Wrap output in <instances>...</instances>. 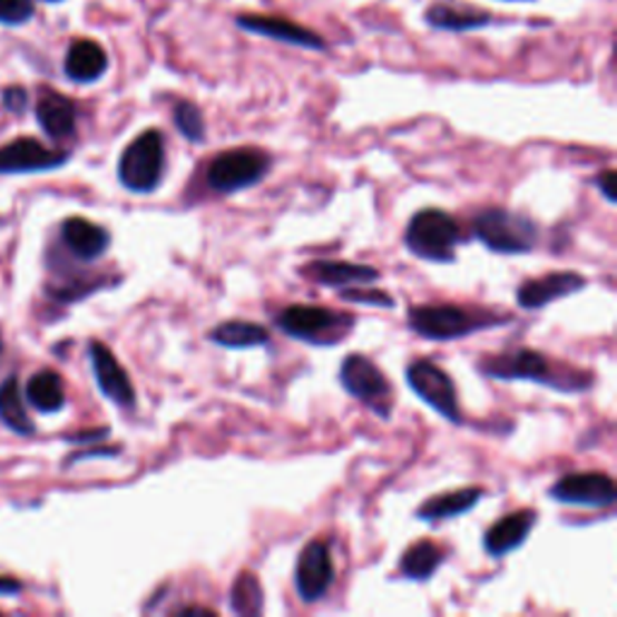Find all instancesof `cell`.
I'll return each mask as SVG.
<instances>
[{
  "instance_id": "cell-1",
  "label": "cell",
  "mask_w": 617,
  "mask_h": 617,
  "mask_svg": "<svg viewBox=\"0 0 617 617\" xmlns=\"http://www.w3.org/2000/svg\"><path fill=\"white\" fill-rule=\"evenodd\" d=\"M480 372L492 379L505 381H536V384H546L552 389L562 391H584L591 386V374L567 370V366L552 364L546 355H540L536 350L517 347L502 352V355L484 358L480 362Z\"/></svg>"
},
{
  "instance_id": "cell-2",
  "label": "cell",
  "mask_w": 617,
  "mask_h": 617,
  "mask_svg": "<svg viewBox=\"0 0 617 617\" xmlns=\"http://www.w3.org/2000/svg\"><path fill=\"white\" fill-rule=\"evenodd\" d=\"M505 321L502 316L457 304H424L408 312V326L428 341H457L470 333L494 329Z\"/></svg>"
},
{
  "instance_id": "cell-3",
  "label": "cell",
  "mask_w": 617,
  "mask_h": 617,
  "mask_svg": "<svg viewBox=\"0 0 617 617\" xmlns=\"http://www.w3.org/2000/svg\"><path fill=\"white\" fill-rule=\"evenodd\" d=\"M408 252L432 263H451L457 258V246L463 242L461 225L449 213L424 208L413 215L403 237Z\"/></svg>"
},
{
  "instance_id": "cell-4",
  "label": "cell",
  "mask_w": 617,
  "mask_h": 617,
  "mask_svg": "<svg viewBox=\"0 0 617 617\" xmlns=\"http://www.w3.org/2000/svg\"><path fill=\"white\" fill-rule=\"evenodd\" d=\"M476 237L494 254H531L540 239L536 219L505 208H488L473 219Z\"/></svg>"
},
{
  "instance_id": "cell-5",
  "label": "cell",
  "mask_w": 617,
  "mask_h": 617,
  "mask_svg": "<svg viewBox=\"0 0 617 617\" xmlns=\"http://www.w3.org/2000/svg\"><path fill=\"white\" fill-rule=\"evenodd\" d=\"M167 169V150L161 130L150 128L130 140L119 159V182L130 194H153Z\"/></svg>"
},
{
  "instance_id": "cell-6",
  "label": "cell",
  "mask_w": 617,
  "mask_h": 617,
  "mask_svg": "<svg viewBox=\"0 0 617 617\" xmlns=\"http://www.w3.org/2000/svg\"><path fill=\"white\" fill-rule=\"evenodd\" d=\"M275 323L285 335L297 337V341L314 345H335L350 333V326L355 323V319L331 312V308L323 306L292 304L275 316Z\"/></svg>"
},
{
  "instance_id": "cell-7",
  "label": "cell",
  "mask_w": 617,
  "mask_h": 617,
  "mask_svg": "<svg viewBox=\"0 0 617 617\" xmlns=\"http://www.w3.org/2000/svg\"><path fill=\"white\" fill-rule=\"evenodd\" d=\"M271 165V155L258 148L225 150L208 165V184L217 194H237L266 179Z\"/></svg>"
},
{
  "instance_id": "cell-8",
  "label": "cell",
  "mask_w": 617,
  "mask_h": 617,
  "mask_svg": "<svg viewBox=\"0 0 617 617\" xmlns=\"http://www.w3.org/2000/svg\"><path fill=\"white\" fill-rule=\"evenodd\" d=\"M405 379L410 389H413L430 408H434L439 415L451 420L453 424L463 422L457 386H453L451 376L442 366H437L430 360H418L405 370Z\"/></svg>"
},
{
  "instance_id": "cell-9",
  "label": "cell",
  "mask_w": 617,
  "mask_h": 617,
  "mask_svg": "<svg viewBox=\"0 0 617 617\" xmlns=\"http://www.w3.org/2000/svg\"><path fill=\"white\" fill-rule=\"evenodd\" d=\"M341 384L352 395V399H358L370 408L379 410L381 418H389V413L381 405L386 403V395L391 393V384L384 376V372H381L370 358L347 355L341 366Z\"/></svg>"
},
{
  "instance_id": "cell-10",
  "label": "cell",
  "mask_w": 617,
  "mask_h": 617,
  "mask_svg": "<svg viewBox=\"0 0 617 617\" xmlns=\"http://www.w3.org/2000/svg\"><path fill=\"white\" fill-rule=\"evenodd\" d=\"M550 497L571 507L608 509L615 505L617 490L610 476L591 470V473H569L560 478L550 488Z\"/></svg>"
},
{
  "instance_id": "cell-11",
  "label": "cell",
  "mask_w": 617,
  "mask_h": 617,
  "mask_svg": "<svg viewBox=\"0 0 617 617\" xmlns=\"http://www.w3.org/2000/svg\"><path fill=\"white\" fill-rule=\"evenodd\" d=\"M335 579V567L331 548L323 540L306 542L304 550L300 552L297 571H295V584L302 600L306 604H316L323 596L331 591Z\"/></svg>"
},
{
  "instance_id": "cell-12",
  "label": "cell",
  "mask_w": 617,
  "mask_h": 617,
  "mask_svg": "<svg viewBox=\"0 0 617 617\" xmlns=\"http://www.w3.org/2000/svg\"><path fill=\"white\" fill-rule=\"evenodd\" d=\"M70 153L53 150L37 138H18L0 148V174H37L63 167Z\"/></svg>"
},
{
  "instance_id": "cell-13",
  "label": "cell",
  "mask_w": 617,
  "mask_h": 617,
  "mask_svg": "<svg viewBox=\"0 0 617 617\" xmlns=\"http://www.w3.org/2000/svg\"><path fill=\"white\" fill-rule=\"evenodd\" d=\"M90 362H92V374L97 379L99 391L119 408H134L136 389H134V384H130V376L126 374L121 362L114 358V352L105 343L92 341L90 343Z\"/></svg>"
},
{
  "instance_id": "cell-14",
  "label": "cell",
  "mask_w": 617,
  "mask_h": 617,
  "mask_svg": "<svg viewBox=\"0 0 617 617\" xmlns=\"http://www.w3.org/2000/svg\"><path fill=\"white\" fill-rule=\"evenodd\" d=\"M237 25L244 29V32L292 43V47H302L312 51L326 49V39L319 37L314 29H306L285 18H273V14H237Z\"/></svg>"
},
{
  "instance_id": "cell-15",
  "label": "cell",
  "mask_w": 617,
  "mask_h": 617,
  "mask_svg": "<svg viewBox=\"0 0 617 617\" xmlns=\"http://www.w3.org/2000/svg\"><path fill=\"white\" fill-rule=\"evenodd\" d=\"M586 287V277L571 271H560V273H548L542 277H533V281H526L519 292H517V302L521 308H528V312H536V308H546L548 304L577 295Z\"/></svg>"
},
{
  "instance_id": "cell-16",
  "label": "cell",
  "mask_w": 617,
  "mask_h": 617,
  "mask_svg": "<svg viewBox=\"0 0 617 617\" xmlns=\"http://www.w3.org/2000/svg\"><path fill=\"white\" fill-rule=\"evenodd\" d=\"M35 114H37V124L51 140H68L76 136L78 109H76V101L68 99L66 95L43 87L39 92Z\"/></svg>"
},
{
  "instance_id": "cell-17",
  "label": "cell",
  "mask_w": 617,
  "mask_h": 617,
  "mask_svg": "<svg viewBox=\"0 0 617 617\" xmlns=\"http://www.w3.org/2000/svg\"><path fill=\"white\" fill-rule=\"evenodd\" d=\"M61 239L70 256L85 263L101 258L111 246V234L85 217H68L61 225Z\"/></svg>"
},
{
  "instance_id": "cell-18",
  "label": "cell",
  "mask_w": 617,
  "mask_h": 617,
  "mask_svg": "<svg viewBox=\"0 0 617 617\" xmlns=\"http://www.w3.org/2000/svg\"><path fill=\"white\" fill-rule=\"evenodd\" d=\"M536 521L538 513L533 509H519L513 513H507V517L488 528V533H484V550L492 557H505L511 550L521 548L526 538L531 536Z\"/></svg>"
},
{
  "instance_id": "cell-19",
  "label": "cell",
  "mask_w": 617,
  "mask_h": 617,
  "mask_svg": "<svg viewBox=\"0 0 617 617\" xmlns=\"http://www.w3.org/2000/svg\"><path fill=\"white\" fill-rule=\"evenodd\" d=\"M302 275L326 287H358L372 285L379 281V271L372 266H360V263L347 261H312L302 268Z\"/></svg>"
},
{
  "instance_id": "cell-20",
  "label": "cell",
  "mask_w": 617,
  "mask_h": 617,
  "mask_svg": "<svg viewBox=\"0 0 617 617\" xmlns=\"http://www.w3.org/2000/svg\"><path fill=\"white\" fill-rule=\"evenodd\" d=\"M424 20L434 29H444V32H473L492 22V14L476 6L459 3V0H437L424 12Z\"/></svg>"
},
{
  "instance_id": "cell-21",
  "label": "cell",
  "mask_w": 617,
  "mask_h": 617,
  "mask_svg": "<svg viewBox=\"0 0 617 617\" xmlns=\"http://www.w3.org/2000/svg\"><path fill=\"white\" fill-rule=\"evenodd\" d=\"M63 70L68 80L78 85H90L99 78H105L109 70V56L101 49V43L92 39H76L68 47Z\"/></svg>"
},
{
  "instance_id": "cell-22",
  "label": "cell",
  "mask_w": 617,
  "mask_h": 617,
  "mask_svg": "<svg viewBox=\"0 0 617 617\" xmlns=\"http://www.w3.org/2000/svg\"><path fill=\"white\" fill-rule=\"evenodd\" d=\"M480 497H482L480 488H463V490H453L447 494H437L418 509V519L428 521V523L457 519V517H461V513L473 509L480 502Z\"/></svg>"
},
{
  "instance_id": "cell-23",
  "label": "cell",
  "mask_w": 617,
  "mask_h": 617,
  "mask_svg": "<svg viewBox=\"0 0 617 617\" xmlns=\"http://www.w3.org/2000/svg\"><path fill=\"white\" fill-rule=\"evenodd\" d=\"M25 395L29 405L39 413H58L66 405V386L61 374H56L53 370H41L37 374L29 376Z\"/></svg>"
},
{
  "instance_id": "cell-24",
  "label": "cell",
  "mask_w": 617,
  "mask_h": 617,
  "mask_svg": "<svg viewBox=\"0 0 617 617\" xmlns=\"http://www.w3.org/2000/svg\"><path fill=\"white\" fill-rule=\"evenodd\" d=\"M0 422L20 437H32L37 432L35 422L22 403L20 379L14 374H10L3 384H0Z\"/></svg>"
},
{
  "instance_id": "cell-25",
  "label": "cell",
  "mask_w": 617,
  "mask_h": 617,
  "mask_svg": "<svg viewBox=\"0 0 617 617\" xmlns=\"http://www.w3.org/2000/svg\"><path fill=\"white\" fill-rule=\"evenodd\" d=\"M444 552L437 542L422 538L415 546H410L401 557V571L413 581H428L434 577V571L442 567Z\"/></svg>"
},
{
  "instance_id": "cell-26",
  "label": "cell",
  "mask_w": 617,
  "mask_h": 617,
  "mask_svg": "<svg viewBox=\"0 0 617 617\" xmlns=\"http://www.w3.org/2000/svg\"><path fill=\"white\" fill-rule=\"evenodd\" d=\"M210 341L229 347V350H246V347H258L271 343V333L261 326V323L252 321H225L213 329Z\"/></svg>"
},
{
  "instance_id": "cell-27",
  "label": "cell",
  "mask_w": 617,
  "mask_h": 617,
  "mask_svg": "<svg viewBox=\"0 0 617 617\" xmlns=\"http://www.w3.org/2000/svg\"><path fill=\"white\" fill-rule=\"evenodd\" d=\"M232 610L237 615H261L263 613V589L261 581L252 571H242L239 579L234 581L229 594Z\"/></svg>"
},
{
  "instance_id": "cell-28",
  "label": "cell",
  "mask_w": 617,
  "mask_h": 617,
  "mask_svg": "<svg viewBox=\"0 0 617 617\" xmlns=\"http://www.w3.org/2000/svg\"><path fill=\"white\" fill-rule=\"evenodd\" d=\"M174 124L186 140L190 143L205 140V119H203V111L194 105V101H184V99L176 101Z\"/></svg>"
},
{
  "instance_id": "cell-29",
  "label": "cell",
  "mask_w": 617,
  "mask_h": 617,
  "mask_svg": "<svg viewBox=\"0 0 617 617\" xmlns=\"http://www.w3.org/2000/svg\"><path fill=\"white\" fill-rule=\"evenodd\" d=\"M35 18V0H0V25L22 27Z\"/></svg>"
},
{
  "instance_id": "cell-30",
  "label": "cell",
  "mask_w": 617,
  "mask_h": 617,
  "mask_svg": "<svg viewBox=\"0 0 617 617\" xmlns=\"http://www.w3.org/2000/svg\"><path fill=\"white\" fill-rule=\"evenodd\" d=\"M341 297L345 302H352V304H374V306H381V308H393L395 306V300L391 295H386L384 290H347V287H343Z\"/></svg>"
},
{
  "instance_id": "cell-31",
  "label": "cell",
  "mask_w": 617,
  "mask_h": 617,
  "mask_svg": "<svg viewBox=\"0 0 617 617\" xmlns=\"http://www.w3.org/2000/svg\"><path fill=\"white\" fill-rule=\"evenodd\" d=\"M3 107L12 116H22L29 109V92L20 85H10L3 90Z\"/></svg>"
},
{
  "instance_id": "cell-32",
  "label": "cell",
  "mask_w": 617,
  "mask_h": 617,
  "mask_svg": "<svg viewBox=\"0 0 617 617\" xmlns=\"http://www.w3.org/2000/svg\"><path fill=\"white\" fill-rule=\"evenodd\" d=\"M615 172L613 169H606L604 174H598V179H596V186L600 188V194H604L606 196V200H610V203H615Z\"/></svg>"
},
{
  "instance_id": "cell-33",
  "label": "cell",
  "mask_w": 617,
  "mask_h": 617,
  "mask_svg": "<svg viewBox=\"0 0 617 617\" xmlns=\"http://www.w3.org/2000/svg\"><path fill=\"white\" fill-rule=\"evenodd\" d=\"M109 437V430H95V432H82V434H76V437H70V442H76V444H97L99 439H105Z\"/></svg>"
},
{
  "instance_id": "cell-34",
  "label": "cell",
  "mask_w": 617,
  "mask_h": 617,
  "mask_svg": "<svg viewBox=\"0 0 617 617\" xmlns=\"http://www.w3.org/2000/svg\"><path fill=\"white\" fill-rule=\"evenodd\" d=\"M22 591V581L14 577H0V596H18Z\"/></svg>"
},
{
  "instance_id": "cell-35",
  "label": "cell",
  "mask_w": 617,
  "mask_h": 617,
  "mask_svg": "<svg viewBox=\"0 0 617 617\" xmlns=\"http://www.w3.org/2000/svg\"><path fill=\"white\" fill-rule=\"evenodd\" d=\"M176 615H217L215 610L210 608H198V606H188V608H182V610H176Z\"/></svg>"
},
{
  "instance_id": "cell-36",
  "label": "cell",
  "mask_w": 617,
  "mask_h": 617,
  "mask_svg": "<svg viewBox=\"0 0 617 617\" xmlns=\"http://www.w3.org/2000/svg\"><path fill=\"white\" fill-rule=\"evenodd\" d=\"M0 358H3V337H0Z\"/></svg>"
},
{
  "instance_id": "cell-37",
  "label": "cell",
  "mask_w": 617,
  "mask_h": 617,
  "mask_svg": "<svg viewBox=\"0 0 617 617\" xmlns=\"http://www.w3.org/2000/svg\"><path fill=\"white\" fill-rule=\"evenodd\" d=\"M47 3H61V0H47Z\"/></svg>"
},
{
  "instance_id": "cell-38",
  "label": "cell",
  "mask_w": 617,
  "mask_h": 617,
  "mask_svg": "<svg viewBox=\"0 0 617 617\" xmlns=\"http://www.w3.org/2000/svg\"><path fill=\"white\" fill-rule=\"evenodd\" d=\"M0 225H3V217H0Z\"/></svg>"
},
{
  "instance_id": "cell-39",
  "label": "cell",
  "mask_w": 617,
  "mask_h": 617,
  "mask_svg": "<svg viewBox=\"0 0 617 617\" xmlns=\"http://www.w3.org/2000/svg\"><path fill=\"white\" fill-rule=\"evenodd\" d=\"M513 3H521V0H513Z\"/></svg>"
}]
</instances>
